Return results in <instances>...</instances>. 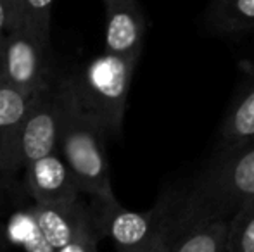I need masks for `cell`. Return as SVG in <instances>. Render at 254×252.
<instances>
[{
  "label": "cell",
  "mask_w": 254,
  "mask_h": 252,
  "mask_svg": "<svg viewBox=\"0 0 254 252\" xmlns=\"http://www.w3.org/2000/svg\"><path fill=\"white\" fill-rule=\"evenodd\" d=\"M138 61L140 59L104 52L63 78L73 107L99 128L104 137L121 133Z\"/></svg>",
  "instance_id": "6da1fadb"
},
{
  "label": "cell",
  "mask_w": 254,
  "mask_h": 252,
  "mask_svg": "<svg viewBox=\"0 0 254 252\" xmlns=\"http://www.w3.org/2000/svg\"><path fill=\"white\" fill-rule=\"evenodd\" d=\"M254 202V140L221 145L199 178L182 194L180 209L189 216L230 219Z\"/></svg>",
  "instance_id": "7a4b0ae2"
},
{
  "label": "cell",
  "mask_w": 254,
  "mask_h": 252,
  "mask_svg": "<svg viewBox=\"0 0 254 252\" xmlns=\"http://www.w3.org/2000/svg\"><path fill=\"white\" fill-rule=\"evenodd\" d=\"M66 105L67 97L63 78H51V81L38 92L37 101L26 118L0 137V169L16 173L30 162L56 152Z\"/></svg>",
  "instance_id": "3957f363"
},
{
  "label": "cell",
  "mask_w": 254,
  "mask_h": 252,
  "mask_svg": "<svg viewBox=\"0 0 254 252\" xmlns=\"http://www.w3.org/2000/svg\"><path fill=\"white\" fill-rule=\"evenodd\" d=\"M57 152L71 169L81 194L90 195L94 202H104V204L118 202L111 183L102 131L87 121L73 107L69 97L61 128Z\"/></svg>",
  "instance_id": "277c9868"
},
{
  "label": "cell",
  "mask_w": 254,
  "mask_h": 252,
  "mask_svg": "<svg viewBox=\"0 0 254 252\" xmlns=\"http://www.w3.org/2000/svg\"><path fill=\"white\" fill-rule=\"evenodd\" d=\"M182 194L163 195L149 211H130L120 202H94L92 209L101 237L113 240L118 252H137L173 223Z\"/></svg>",
  "instance_id": "5b68a950"
},
{
  "label": "cell",
  "mask_w": 254,
  "mask_h": 252,
  "mask_svg": "<svg viewBox=\"0 0 254 252\" xmlns=\"http://www.w3.org/2000/svg\"><path fill=\"white\" fill-rule=\"evenodd\" d=\"M49 47L24 24L5 35L2 59V81L24 92H38L51 81L47 67Z\"/></svg>",
  "instance_id": "8992f818"
},
{
  "label": "cell",
  "mask_w": 254,
  "mask_h": 252,
  "mask_svg": "<svg viewBox=\"0 0 254 252\" xmlns=\"http://www.w3.org/2000/svg\"><path fill=\"white\" fill-rule=\"evenodd\" d=\"M30 211L54 249L88 233H99L94 209L81 199L64 204H31Z\"/></svg>",
  "instance_id": "52a82bcc"
},
{
  "label": "cell",
  "mask_w": 254,
  "mask_h": 252,
  "mask_svg": "<svg viewBox=\"0 0 254 252\" xmlns=\"http://www.w3.org/2000/svg\"><path fill=\"white\" fill-rule=\"evenodd\" d=\"M24 183L35 204H64L83 195L57 151L30 162L24 168Z\"/></svg>",
  "instance_id": "ba28073f"
},
{
  "label": "cell",
  "mask_w": 254,
  "mask_h": 252,
  "mask_svg": "<svg viewBox=\"0 0 254 252\" xmlns=\"http://www.w3.org/2000/svg\"><path fill=\"white\" fill-rule=\"evenodd\" d=\"M106 5L104 52L140 59L147 19L138 0H111Z\"/></svg>",
  "instance_id": "9c48e42d"
},
{
  "label": "cell",
  "mask_w": 254,
  "mask_h": 252,
  "mask_svg": "<svg viewBox=\"0 0 254 252\" xmlns=\"http://www.w3.org/2000/svg\"><path fill=\"white\" fill-rule=\"evenodd\" d=\"M227 223L221 218L184 214L178 207L170 252H223Z\"/></svg>",
  "instance_id": "30bf717a"
},
{
  "label": "cell",
  "mask_w": 254,
  "mask_h": 252,
  "mask_svg": "<svg viewBox=\"0 0 254 252\" xmlns=\"http://www.w3.org/2000/svg\"><path fill=\"white\" fill-rule=\"evenodd\" d=\"M206 24L216 35H235L254 30V0H211Z\"/></svg>",
  "instance_id": "8fae6325"
},
{
  "label": "cell",
  "mask_w": 254,
  "mask_h": 252,
  "mask_svg": "<svg viewBox=\"0 0 254 252\" xmlns=\"http://www.w3.org/2000/svg\"><path fill=\"white\" fill-rule=\"evenodd\" d=\"M254 140V67L221 125V145Z\"/></svg>",
  "instance_id": "7c38bea8"
},
{
  "label": "cell",
  "mask_w": 254,
  "mask_h": 252,
  "mask_svg": "<svg viewBox=\"0 0 254 252\" xmlns=\"http://www.w3.org/2000/svg\"><path fill=\"white\" fill-rule=\"evenodd\" d=\"M3 237H5V242L21 247L24 252H56L42 233L38 223L35 221L30 207L10 214L3 230Z\"/></svg>",
  "instance_id": "4fadbf2b"
},
{
  "label": "cell",
  "mask_w": 254,
  "mask_h": 252,
  "mask_svg": "<svg viewBox=\"0 0 254 252\" xmlns=\"http://www.w3.org/2000/svg\"><path fill=\"white\" fill-rule=\"evenodd\" d=\"M38 92L31 94L5 81H0V137L26 118L37 101Z\"/></svg>",
  "instance_id": "5bb4252c"
},
{
  "label": "cell",
  "mask_w": 254,
  "mask_h": 252,
  "mask_svg": "<svg viewBox=\"0 0 254 252\" xmlns=\"http://www.w3.org/2000/svg\"><path fill=\"white\" fill-rule=\"evenodd\" d=\"M223 252H254V202L228 219Z\"/></svg>",
  "instance_id": "9a60e30c"
},
{
  "label": "cell",
  "mask_w": 254,
  "mask_h": 252,
  "mask_svg": "<svg viewBox=\"0 0 254 252\" xmlns=\"http://www.w3.org/2000/svg\"><path fill=\"white\" fill-rule=\"evenodd\" d=\"M52 5L54 0H21V24L47 47L51 42Z\"/></svg>",
  "instance_id": "2e32d148"
},
{
  "label": "cell",
  "mask_w": 254,
  "mask_h": 252,
  "mask_svg": "<svg viewBox=\"0 0 254 252\" xmlns=\"http://www.w3.org/2000/svg\"><path fill=\"white\" fill-rule=\"evenodd\" d=\"M21 24V0H0V35Z\"/></svg>",
  "instance_id": "e0dca14e"
},
{
  "label": "cell",
  "mask_w": 254,
  "mask_h": 252,
  "mask_svg": "<svg viewBox=\"0 0 254 252\" xmlns=\"http://www.w3.org/2000/svg\"><path fill=\"white\" fill-rule=\"evenodd\" d=\"M178 207H180V205H178ZM177 216H178V212H177ZM177 216H175L173 223H171L170 226H166L163 232L157 233V235L154 237V239L147 244V246H144L142 249H138L137 252H170L171 240H173L175 225H177Z\"/></svg>",
  "instance_id": "ac0fdd59"
},
{
  "label": "cell",
  "mask_w": 254,
  "mask_h": 252,
  "mask_svg": "<svg viewBox=\"0 0 254 252\" xmlns=\"http://www.w3.org/2000/svg\"><path fill=\"white\" fill-rule=\"evenodd\" d=\"M101 235L99 233H88V235H81L78 239L71 240L69 244L56 249V252H99L97 244Z\"/></svg>",
  "instance_id": "d6986e66"
},
{
  "label": "cell",
  "mask_w": 254,
  "mask_h": 252,
  "mask_svg": "<svg viewBox=\"0 0 254 252\" xmlns=\"http://www.w3.org/2000/svg\"><path fill=\"white\" fill-rule=\"evenodd\" d=\"M3 44H5V35H0V81H2V59H3Z\"/></svg>",
  "instance_id": "ffe728a7"
},
{
  "label": "cell",
  "mask_w": 254,
  "mask_h": 252,
  "mask_svg": "<svg viewBox=\"0 0 254 252\" xmlns=\"http://www.w3.org/2000/svg\"><path fill=\"white\" fill-rule=\"evenodd\" d=\"M0 252H5V237H3V232L0 233Z\"/></svg>",
  "instance_id": "44dd1931"
},
{
  "label": "cell",
  "mask_w": 254,
  "mask_h": 252,
  "mask_svg": "<svg viewBox=\"0 0 254 252\" xmlns=\"http://www.w3.org/2000/svg\"><path fill=\"white\" fill-rule=\"evenodd\" d=\"M102 2H104V3H107V2H111V0H102Z\"/></svg>",
  "instance_id": "7402d4cb"
}]
</instances>
